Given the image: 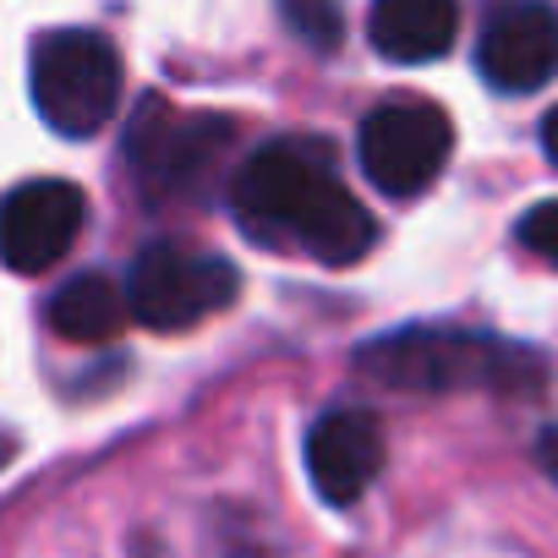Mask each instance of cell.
<instances>
[{"label": "cell", "instance_id": "15", "mask_svg": "<svg viewBox=\"0 0 558 558\" xmlns=\"http://www.w3.org/2000/svg\"><path fill=\"white\" fill-rule=\"evenodd\" d=\"M542 148H547V159L558 165V105L547 110V121H542Z\"/></svg>", "mask_w": 558, "mask_h": 558}, {"label": "cell", "instance_id": "8", "mask_svg": "<svg viewBox=\"0 0 558 558\" xmlns=\"http://www.w3.org/2000/svg\"><path fill=\"white\" fill-rule=\"evenodd\" d=\"M476 72L498 88V94H531L558 72V12L553 7H498L482 23V45H476Z\"/></svg>", "mask_w": 558, "mask_h": 558}, {"label": "cell", "instance_id": "9", "mask_svg": "<svg viewBox=\"0 0 558 558\" xmlns=\"http://www.w3.org/2000/svg\"><path fill=\"white\" fill-rule=\"evenodd\" d=\"M307 471L324 504H340V509L356 504L384 471V422L356 405L318 416L307 433Z\"/></svg>", "mask_w": 558, "mask_h": 558}, {"label": "cell", "instance_id": "5", "mask_svg": "<svg viewBox=\"0 0 558 558\" xmlns=\"http://www.w3.org/2000/svg\"><path fill=\"white\" fill-rule=\"evenodd\" d=\"M230 126L214 116H192V110H170L165 99H143L132 132H126V159L137 170V186L148 203H170V197H192L214 159L225 154Z\"/></svg>", "mask_w": 558, "mask_h": 558}, {"label": "cell", "instance_id": "12", "mask_svg": "<svg viewBox=\"0 0 558 558\" xmlns=\"http://www.w3.org/2000/svg\"><path fill=\"white\" fill-rule=\"evenodd\" d=\"M520 241H525L536 257L558 263V203H536V208L520 219Z\"/></svg>", "mask_w": 558, "mask_h": 558}, {"label": "cell", "instance_id": "11", "mask_svg": "<svg viewBox=\"0 0 558 558\" xmlns=\"http://www.w3.org/2000/svg\"><path fill=\"white\" fill-rule=\"evenodd\" d=\"M132 324L126 291L105 274H77L50 296V329L72 345H110Z\"/></svg>", "mask_w": 558, "mask_h": 558}, {"label": "cell", "instance_id": "13", "mask_svg": "<svg viewBox=\"0 0 558 558\" xmlns=\"http://www.w3.org/2000/svg\"><path fill=\"white\" fill-rule=\"evenodd\" d=\"M286 23L302 34V39H313L318 50H335V39H340V17L329 12V7H286Z\"/></svg>", "mask_w": 558, "mask_h": 558}, {"label": "cell", "instance_id": "3", "mask_svg": "<svg viewBox=\"0 0 558 558\" xmlns=\"http://www.w3.org/2000/svg\"><path fill=\"white\" fill-rule=\"evenodd\" d=\"M28 83H34V110L50 121V132L61 137H94L110 126L116 105H121V56L110 39L88 34V28H56L34 45L28 61Z\"/></svg>", "mask_w": 558, "mask_h": 558}, {"label": "cell", "instance_id": "2", "mask_svg": "<svg viewBox=\"0 0 558 558\" xmlns=\"http://www.w3.org/2000/svg\"><path fill=\"white\" fill-rule=\"evenodd\" d=\"M356 367L373 384L411 389V395H454V389H504L525 395L547 384V367L525 345H504L465 329H400L373 340Z\"/></svg>", "mask_w": 558, "mask_h": 558}, {"label": "cell", "instance_id": "10", "mask_svg": "<svg viewBox=\"0 0 558 558\" xmlns=\"http://www.w3.org/2000/svg\"><path fill=\"white\" fill-rule=\"evenodd\" d=\"M454 28H460V12L449 0H378L367 17L373 50L384 61H400V66H422V61L449 56Z\"/></svg>", "mask_w": 558, "mask_h": 558}, {"label": "cell", "instance_id": "6", "mask_svg": "<svg viewBox=\"0 0 558 558\" xmlns=\"http://www.w3.org/2000/svg\"><path fill=\"white\" fill-rule=\"evenodd\" d=\"M449 148H454V126L438 105L427 99H395V105H378L367 121H362V137H356V159H362V175L389 192V197H416L438 181V170L449 165Z\"/></svg>", "mask_w": 558, "mask_h": 558}, {"label": "cell", "instance_id": "14", "mask_svg": "<svg viewBox=\"0 0 558 558\" xmlns=\"http://www.w3.org/2000/svg\"><path fill=\"white\" fill-rule=\"evenodd\" d=\"M536 460H542V471L558 482V427H547V433L536 438Z\"/></svg>", "mask_w": 558, "mask_h": 558}, {"label": "cell", "instance_id": "4", "mask_svg": "<svg viewBox=\"0 0 558 558\" xmlns=\"http://www.w3.org/2000/svg\"><path fill=\"white\" fill-rule=\"evenodd\" d=\"M235 291H241L235 263L192 241H148L126 274V307L154 335H175L225 313Z\"/></svg>", "mask_w": 558, "mask_h": 558}, {"label": "cell", "instance_id": "1", "mask_svg": "<svg viewBox=\"0 0 558 558\" xmlns=\"http://www.w3.org/2000/svg\"><path fill=\"white\" fill-rule=\"evenodd\" d=\"M230 203L252 235H274L313 252L329 268H345L373 252L378 225L351 197V186L329 170V154L313 143H268L252 154L230 186Z\"/></svg>", "mask_w": 558, "mask_h": 558}, {"label": "cell", "instance_id": "16", "mask_svg": "<svg viewBox=\"0 0 558 558\" xmlns=\"http://www.w3.org/2000/svg\"><path fill=\"white\" fill-rule=\"evenodd\" d=\"M7 460H12V444H7V438H0V465H7Z\"/></svg>", "mask_w": 558, "mask_h": 558}, {"label": "cell", "instance_id": "7", "mask_svg": "<svg viewBox=\"0 0 558 558\" xmlns=\"http://www.w3.org/2000/svg\"><path fill=\"white\" fill-rule=\"evenodd\" d=\"M88 219V197L72 181H23L0 197V263L17 274L56 268Z\"/></svg>", "mask_w": 558, "mask_h": 558}]
</instances>
